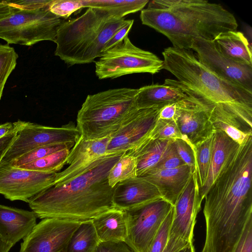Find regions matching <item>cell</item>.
Listing matches in <instances>:
<instances>
[{
	"label": "cell",
	"instance_id": "obj_36",
	"mask_svg": "<svg viewBox=\"0 0 252 252\" xmlns=\"http://www.w3.org/2000/svg\"><path fill=\"white\" fill-rule=\"evenodd\" d=\"M48 8L56 16L66 18L83 6L81 0H51Z\"/></svg>",
	"mask_w": 252,
	"mask_h": 252
},
{
	"label": "cell",
	"instance_id": "obj_40",
	"mask_svg": "<svg viewBox=\"0 0 252 252\" xmlns=\"http://www.w3.org/2000/svg\"><path fill=\"white\" fill-rule=\"evenodd\" d=\"M7 1L17 10H32L48 6L51 0H7Z\"/></svg>",
	"mask_w": 252,
	"mask_h": 252
},
{
	"label": "cell",
	"instance_id": "obj_35",
	"mask_svg": "<svg viewBox=\"0 0 252 252\" xmlns=\"http://www.w3.org/2000/svg\"><path fill=\"white\" fill-rule=\"evenodd\" d=\"M184 165L186 164L180 158L177 152L175 139H172L166 147L158 162L149 172L172 169Z\"/></svg>",
	"mask_w": 252,
	"mask_h": 252
},
{
	"label": "cell",
	"instance_id": "obj_37",
	"mask_svg": "<svg viewBox=\"0 0 252 252\" xmlns=\"http://www.w3.org/2000/svg\"><path fill=\"white\" fill-rule=\"evenodd\" d=\"M177 152L185 163L188 165L192 173L196 171L195 151L194 146L186 137L175 139Z\"/></svg>",
	"mask_w": 252,
	"mask_h": 252
},
{
	"label": "cell",
	"instance_id": "obj_25",
	"mask_svg": "<svg viewBox=\"0 0 252 252\" xmlns=\"http://www.w3.org/2000/svg\"><path fill=\"white\" fill-rule=\"evenodd\" d=\"M83 8H94L105 10L120 18L141 11L149 2L148 0H81Z\"/></svg>",
	"mask_w": 252,
	"mask_h": 252
},
{
	"label": "cell",
	"instance_id": "obj_31",
	"mask_svg": "<svg viewBox=\"0 0 252 252\" xmlns=\"http://www.w3.org/2000/svg\"><path fill=\"white\" fill-rule=\"evenodd\" d=\"M183 139L174 120L158 119L154 127L150 131L147 139L136 151L127 153L133 155L138 152L149 143L158 139Z\"/></svg>",
	"mask_w": 252,
	"mask_h": 252
},
{
	"label": "cell",
	"instance_id": "obj_14",
	"mask_svg": "<svg viewBox=\"0 0 252 252\" xmlns=\"http://www.w3.org/2000/svg\"><path fill=\"white\" fill-rule=\"evenodd\" d=\"M163 106L135 109L110 135L107 154L131 153L139 148L158 119L160 110Z\"/></svg>",
	"mask_w": 252,
	"mask_h": 252
},
{
	"label": "cell",
	"instance_id": "obj_44",
	"mask_svg": "<svg viewBox=\"0 0 252 252\" xmlns=\"http://www.w3.org/2000/svg\"><path fill=\"white\" fill-rule=\"evenodd\" d=\"M177 108V103L164 106L160 110L158 119L174 120Z\"/></svg>",
	"mask_w": 252,
	"mask_h": 252
},
{
	"label": "cell",
	"instance_id": "obj_39",
	"mask_svg": "<svg viewBox=\"0 0 252 252\" xmlns=\"http://www.w3.org/2000/svg\"><path fill=\"white\" fill-rule=\"evenodd\" d=\"M25 122L22 121H18L15 122V128L4 136L0 138V162L11 145L18 131L23 126Z\"/></svg>",
	"mask_w": 252,
	"mask_h": 252
},
{
	"label": "cell",
	"instance_id": "obj_15",
	"mask_svg": "<svg viewBox=\"0 0 252 252\" xmlns=\"http://www.w3.org/2000/svg\"><path fill=\"white\" fill-rule=\"evenodd\" d=\"M110 138L109 136L90 140L80 135L70 150L66 162L69 165L63 171L56 173L54 186L69 182L98 163L108 155L107 147Z\"/></svg>",
	"mask_w": 252,
	"mask_h": 252
},
{
	"label": "cell",
	"instance_id": "obj_28",
	"mask_svg": "<svg viewBox=\"0 0 252 252\" xmlns=\"http://www.w3.org/2000/svg\"><path fill=\"white\" fill-rule=\"evenodd\" d=\"M137 158L124 153L110 169L107 179L109 186L114 188L119 183L137 177Z\"/></svg>",
	"mask_w": 252,
	"mask_h": 252
},
{
	"label": "cell",
	"instance_id": "obj_8",
	"mask_svg": "<svg viewBox=\"0 0 252 252\" xmlns=\"http://www.w3.org/2000/svg\"><path fill=\"white\" fill-rule=\"evenodd\" d=\"M128 35L104 52L95 62V73L98 79H114L138 73L154 74L162 69L163 60L135 46Z\"/></svg>",
	"mask_w": 252,
	"mask_h": 252
},
{
	"label": "cell",
	"instance_id": "obj_45",
	"mask_svg": "<svg viewBox=\"0 0 252 252\" xmlns=\"http://www.w3.org/2000/svg\"><path fill=\"white\" fill-rule=\"evenodd\" d=\"M16 8L10 5L7 0H0V21L15 12Z\"/></svg>",
	"mask_w": 252,
	"mask_h": 252
},
{
	"label": "cell",
	"instance_id": "obj_42",
	"mask_svg": "<svg viewBox=\"0 0 252 252\" xmlns=\"http://www.w3.org/2000/svg\"><path fill=\"white\" fill-rule=\"evenodd\" d=\"M133 23V20H128L127 23L117 32L106 44L104 48L103 53L121 41L126 35L128 34Z\"/></svg>",
	"mask_w": 252,
	"mask_h": 252
},
{
	"label": "cell",
	"instance_id": "obj_22",
	"mask_svg": "<svg viewBox=\"0 0 252 252\" xmlns=\"http://www.w3.org/2000/svg\"><path fill=\"white\" fill-rule=\"evenodd\" d=\"M189 97L177 87L165 84H152L138 89L135 105L137 109L163 106Z\"/></svg>",
	"mask_w": 252,
	"mask_h": 252
},
{
	"label": "cell",
	"instance_id": "obj_43",
	"mask_svg": "<svg viewBox=\"0 0 252 252\" xmlns=\"http://www.w3.org/2000/svg\"><path fill=\"white\" fill-rule=\"evenodd\" d=\"M189 244L191 243L181 238L169 235L167 244L162 252H178Z\"/></svg>",
	"mask_w": 252,
	"mask_h": 252
},
{
	"label": "cell",
	"instance_id": "obj_48",
	"mask_svg": "<svg viewBox=\"0 0 252 252\" xmlns=\"http://www.w3.org/2000/svg\"><path fill=\"white\" fill-rule=\"evenodd\" d=\"M178 252H195L193 243L189 244L186 247L180 250Z\"/></svg>",
	"mask_w": 252,
	"mask_h": 252
},
{
	"label": "cell",
	"instance_id": "obj_23",
	"mask_svg": "<svg viewBox=\"0 0 252 252\" xmlns=\"http://www.w3.org/2000/svg\"><path fill=\"white\" fill-rule=\"evenodd\" d=\"M100 243H125L126 237L124 211L112 207L91 220Z\"/></svg>",
	"mask_w": 252,
	"mask_h": 252
},
{
	"label": "cell",
	"instance_id": "obj_33",
	"mask_svg": "<svg viewBox=\"0 0 252 252\" xmlns=\"http://www.w3.org/2000/svg\"><path fill=\"white\" fill-rule=\"evenodd\" d=\"M74 145L69 144H56L41 147L33 149L17 158L8 164L14 167H18L39 159L47 156L62 150L71 149Z\"/></svg>",
	"mask_w": 252,
	"mask_h": 252
},
{
	"label": "cell",
	"instance_id": "obj_32",
	"mask_svg": "<svg viewBox=\"0 0 252 252\" xmlns=\"http://www.w3.org/2000/svg\"><path fill=\"white\" fill-rule=\"evenodd\" d=\"M18 55L8 44H0V100L9 75L17 64Z\"/></svg>",
	"mask_w": 252,
	"mask_h": 252
},
{
	"label": "cell",
	"instance_id": "obj_47",
	"mask_svg": "<svg viewBox=\"0 0 252 252\" xmlns=\"http://www.w3.org/2000/svg\"><path fill=\"white\" fill-rule=\"evenodd\" d=\"M13 246L5 242L0 235V252H9Z\"/></svg>",
	"mask_w": 252,
	"mask_h": 252
},
{
	"label": "cell",
	"instance_id": "obj_34",
	"mask_svg": "<svg viewBox=\"0 0 252 252\" xmlns=\"http://www.w3.org/2000/svg\"><path fill=\"white\" fill-rule=\"evenodd\" d=\"M173 214L174 207L173 206L162 222L146 252H162L163 251L168 241Z\"/></svg>",
	"mask_w": 252,
	"mask_h": 252
},
{
	"label": "cell",
	"instance_id": "obj_19",
	"mask_svg": "<svg viewBox=\"0 0 252 252\" xmlns=\"http://www.w3.org/2000/svg\"><path fill=\"white\" fill-rule=\"evenodd\" d=\"M37 217L33 211L0 204V235L13 246L24 239L36 224Z\"/></svg>",
	"mask_w": 252,
	"mask_h": 252
},
{
	"label": "cell",
	"instance_id": "obj_20",
	"mask_svg": "<svg viewBox=\"0 0 252 252\" xmlns=\"http://www.w3.org/2000/svg\"><path fill=\"white\" fill-rule=\"evenodd\" d=\"M191 174L186 164L172 169L150 171L141 177L154 185L161 198L173 206Z\"/></svg>",
	"mask_w": 252,
	"mask_h": 252
},
{
	"label": "cell",
	"instance_id": "obj_6",
	"mask_svg": "<svg viewBox=\"0 0 252 252\" xmlns=\"http://www.w3.org/2000/svg\"><path fill=\"white\" fill-rule=\"evenodd\" d=\"M137 91L121 88L88 95L77 115L76 126L80 135L96 140L115 132L136 109Z\"/></svg>",
	"mask_w": 252,
	"mask_h": 252
},
{
	"label": "cell",
	"instance_id": "obj_46",
	"mask_svg": "<svg viewBox=\"0 0 252 252\" xmlns=\"http://www.w3.org/2000/svg\"><path fill=\"white\" fill-rule=\"evenodd\" d=\"M15 122L11 123L7 122L0 125V138L12 131L15 127Z\"/></svg>",
	"mask_w": 252,
	"mask_h": 252
},
{
	"label": "cell",
	"instance_id": "obj_27",
	"mask_svg": "<svg viewBox=\"0 0 252 252\" xmlns=\"http://www.w3.org/2000/svg\"><path fill=\"white\" fill-rule=\"evenodd\" d=\"M100 243L92 220L83 221L70 239L67 252H95Z\"/></svg>",
	"mask_w": 252,
	"mask_h": 252
},
{
	"label": "cell",
	"instance_id": "obj_9",
	"mask_svg": "<svg viewBox=\"0 0 252 252\" xmlns=\"http://www.w3.org/2000/svg\"><path fill=\"white\" fill-rule=\"evenodd\" d=\"M80 136L78 129L72 122L61 127L25 122L3 156L0 166L8 164L24 154L41 147L63 144L74 145Z\"/></svg>",
	"mask_w": 252,
	"mask_h": 252
},
{
	"label": "cell",
	"instance_id": "obj_7",
	"mask_svg": "<svg viewBox=\"0 0 252 252\" xmlns=\"http://www.w3.org/2000/svg\"><path fill=\"white\" fill-rule=\"evenodd\" d=\"M63 20L48 6L32 10H17L0 21V38L7 44L31 46L44 40L55 41Z\"/></svg>",
	"mask_w": 252,
	"mask_h": 252
},
{
	"label": "cell",
	"instance_id": "obj_17",
	"mask_svg": "<svg viewBox=\"0 0 252 252\" xmlns=\"http://www.w3.org/2000/svg\"><path fill=\"white\" fill-rule=\"evenodd\" d=\"M174 120L182 135L194 146L211 136L214 131L209 110L190 96L177 102Z\"/></svg>",
	"mask_w": 252,
	"mask_h": 252
},
{
	"label": "cell",
	"instance_id": "obj_24",
	"mask_svg": "<svg viewBox=\"0 0 252 252\" xmlns=\"http://www.w3.org/2000/svg\"><path fill=\"white\" fill-rule=\"evenodd\" d=\"M217 50L231 60L252 66V47L244 34L236 31L223 32L213 40Z\"/></svg>",
	"mask_w": 252,
	"mask_h": 252
},
{
	"label": "cell",
	"instance_id": "obj_26",
	"mask_svg": "<svg viewBox=\"0 0 252 252\" xmlns=\"http://www.w3.org/2000/svg\"><path fill=\"white\" fill-rule=\"evenodd\" d=\"M171 140H155L132 155L137 158V177L143 176L156 165Z\"/></svg>",
	"mask_w": 252,
	"mask_h": 252
},
{
	"label": "cell",
	"instance_id": "obj_11",
	"mask_svg": "<svg viewBox=\"0 0 252 252\" xmlns=\"http://www.w3.org/2000/svg\"><path fill=\"white\" fill-rule=\"evenodd\" d=\"M82 221L42 219L23 239L19 252H67L70 239Z\"/></svg>",
	"mask_w": 252,
	"mask_h": 252
},
{
	"label": "cell",
	"instance_id": "obj_4",
	"mask_svg": "<svg viewBox=\"0 0 252 252\" xmlns=\"http://www.w3.org/2000/svg\"><path fill=\"white\" fill-rule=\"evenodd\" d=\"M141 11L142 24L165 36L173 47L190 50L197 38L213 40L236 31L234 15L220 4L204 0H154Z\"/></svg>",
	"mask_w": 252,
	"mask_h": 252
},
{
	"label": "cell",
	"instance_id": "obj_12",
	"mask_svg": "<svg viewBox=\"0 0 252 252\" xmlns=\"http://www.w3.org/2000/svg\"><path fill=\"white\" fill-rule=\"evenodd\" d=\"M198 61L220 78L252 92V66L236 63L221 54L213 40L195 38L191 49Z\"/></svg>",
	"mask_w": 252,
	"mask_h": 252
},
{
	"label": "cell",
	"instance_id": "obj_3",
	"mask_svg": "<svg viewBox=\"0 0 252 252\" xmlns=\"http://www.w3.org/2000/svg\"><path fill=\"white\" fill-rule=\"evenodd\" d=\"M124 153L108 154L82 174L64 184L42 190L29 200L30 208L42 220L85 221L113 207L114 188L109 186L107 176Z\"/></svg>",
	"mask_w": 252,
	"mask_h": 252
},
{
	"label": "cell",
	"instance_id": "obj_13",
	"mask_svg": "<svg viewBox=\"0 0 252 252\" xmlns=\"http://www.w3.org/2000/svg\"><path fill=\"white\" fill-rule=\"evenodd\" d=\"M57 173H46L14 167L0 166V194L11 201L29 200L54 185Z\"/></svg>",
	"mask_w": 252,
	"mask_h": 252
},
{
	"label": "cell",
	"instance_id": "obj_18",
	"mask_svg": "<svg viewBox=\"0 0 252 252\" xmlns=\"http://www.w3.org/2000/svg\"><path fill=\"white\" fill-rule=\"evenodd\" d=\"M162 198L157 188L141 177L118 183L114 187L112 204L123 211L135 208Z\"/></svg>",
	"mask_w": 252,
	"mask_h": 252
},
{
	"label": "cell",
	"instance_id": "obj_10",
	"mask_svg": "<svg viewBox=\"0 0 252 252\" xmlns=\"http://www.w3.org/2000/svg\"><path fill=\"white\" fill-rule=\"evenodd\" d=\"M173 207L160 198L124 211L126 229L125 243L133 252H146L162 222Z\"/></svg>",
	"mask_w": 252,
	"mask_h": 252
},
{
	"label": "cell",
	"instance_id": "obj_21",
	"mask_svg": "<svg viewBox=\"0 0 252 252\" xmlns=\"http://www.w3.org/2000/svg\"><path fill=\"white\" fill-rule=\"evenodd\" d=\"M239 146L223 131L214 128L212 152L208 172L204 185L199 189V199L201 202L223 166Z\"/></svg>",
	"mask_w": 252,
	"mask_h": 252
},
{
	"label": "cell",
	"instance_id": "obj_16",
	"mask_svg": "<svg viewBox=\"0 0 252 252\" xmlns=\"http://www.w3.org/2000/svg\"><path fill=\"white\" fill-rule=\"evenodd\" d=\"M196 173H192L183 191L176 201L169 235L193 243L194 228L201 209Z\"/></svg>",
	"mask_w": 252,
	"mask_h": 252
},
{
	"label": "cell",
	"instance_id": "obj_1",
	"mask_svg": "<svg viewBox=\"0 0 252 252\" xmlns=\"http://www.w3.org/2000/svg\"><path fill=\"white\" fill-rule=\"evenodd\" d=\"M252 136L231 156L204 198L205 239L221 247L239 242L252 217Z\"/></svg>",
	"mask_w": 252,
	"mask_h": 252
},
{
	"label": "cell",
	"instance_id": "obj_41",
	"mask_svg": "<svg viewBox=\"0 0 252 252\" xmlns=\"http://www.w3.org/2000/svg\"><path fill=\"white\" fill-rule=\"evenodd\" d=\"M95 252H133L125 243H101Z\"/></svg>",
	"mask_w": 252,
	"mask_h": 252
},
{
	"label": "cell",
	"instance_id": "obj_5",
	"mask_svg": "<svg viewBox=\"0 0 252 252\" xmlns=\"http://www.w3.org/2000/svg\"><path fill=\"white\" fill-rule=\"evenodd\" d=\"M128 21L88 8L81 16L63 21L54 42L55 55L69 65L91 63L101 56L106 44Z\"/></svg>",
	"mask_w": 252,
	"mask_h": 252
},
{
	"label": "cell",
	"instance_id": "obj_30",
	"mask_svg": "<svg viewBox=\"0 0 252 252\" xmlns=\"http://www.w3.org/2000/svg\"><path fill=\"white\" fill-rule=\"evenodd\" d=\"M213 141V133L194 145L196 173L199 189L203 187L207 178L212 152Z\"/></svg>",
	"mask_w": 252,
	"mask_h": 252
},
{
	"label": "cell",
	"instance_id": "obj_29",
	"mask_svg": "<svg viewBox=\"0 0 252 252\" xmlns=\"http://www.w3.org/2000/svg\"><path fill=\"white\" fill-rule=\"evenodd\" d=\"M70 149L66 148L28 164L17 167L46 173H57L66 164Z\"/></svg>",
	"mask_w": 252,
	"mask_h": 252
},
{
	"label": "cell",
	"instance_id": "obj_38",
	"mask_svg": "<svg viewBox=\"0 0 252 252\" xmlns=\"http://www.w3.org/2000/svg\"><path fill=\"white\" fill-rule=\"evenodd\" d=\"M234 252H252V217L246 224Z\"/></svg>",
	"mask_w": 252,
	"mask_h": 252
},
{
	"label": "cell",
	"instance_id": "obj_2",
	"mask_svg": "<svg viewBox=\"0 0 252 252\" xmlns=\"http://www.w3.org/2000/svg\"><path fill=\"white\" fill-rule=\"evenodd\" d=\"M162 69L176 79L164 84L174 86L209 110V115L234 118L252 130V92L220 78L197 60L191 50L169 47L162 53Z\"/></svg>",
	"mask_w": 252,
	"mask_h": 252
}]
</instances>
